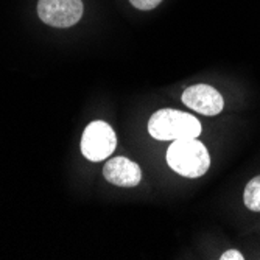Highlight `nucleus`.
<instances>
[{
  "mask_svg": "<svg viewBox=\"0 0 260 260\" xmlns=\"http://www.w3.org/2000/svg\"><path fill=\"white\" fill-rule=\"evenodd\" d=\"M148 133L156 140L197 139L201 134V123L192 114L178 109H160L148 120Z\"/></svg>",
  "mask_w": 260,
  "mask_h": 260,
  "instance_id": "2",
  "label": "nucleus"
},
{
  "mask_svg": "<svg viewBox=\"0 0 260 260\" xmlns=\"http://www.w3.org/2000/svg\"><path fill=\"white\" fill-rule=\"evenodd\" d=\"M117 147V136L111 125L95 120L86 126L81 137V153L92 162L108 159Z\"/></svg>",
  "mask_w": 260,
  "mask_h": 260,
  "instance_id": "3",
  "label": "nucleus"
},
{
  "mask_svg": "<svg viewBox=\"0 0 260 260\" xmlns=\"http://www.w3.org/2000/svg\"><path fill=\"white\" fill-rule=\"evenodd\" d=\"M220 258H221V260H243L245 257H243V254H242L240 251H237V249H229V251L223 252Z\"/></svg>",
  "mask_w": 260,
  "mask_h": 260,
  "instance_id": "9",
  "label": "nucleus"
},
{
  "mask_svg": "<svg viewBox=\"0 0 260 260\" xmlns=\"http://www.w3.org/2000/svg\"><path fill=\"white\" fill-rule=\"evenodd\" d=\"M103 176L108 182L114 185L136 187L142 179V170L136 162L129 160L128 157L117 156L111 157L106 162L103 169Z\"/></svg>",
  "mask_w": 260,
  "mask_h": 260,
  "instance_id": "6",
  "label": "nucleus"
},
{
  "mask_svg": "<svg viewBox=\"0 0 260 260\" xmlns=\"http://www.w3.org/2000/svg\"><path fill=\"white\" fill-rule=\"evenodd\" d=\"M84 11L81 0H39L38 14L47 25L69 28L78 23Z\"/></svg>",
  "mask_w": 260,
  "mask_h": 260,
  "instance_id": "4",
  "label": "nucleus"
},
{
  "mask_svg": "<svg viewBox=\"0 0 260 260\" xmlns=\"http://www.w3.org/2000/svg\"><path fill=\"white\" fill-rule=\"evenodd\" d=\"M167 164L170 169L184 178H200L210 167L207 148L197 139L173 140L167 150Z\"/></svg>",
  "mask_w": 260,
  "mask_h": 260,
  "instance_id": "1",
  "label": "nucleus"
},
{
  "mask_svg": "<svg viewBox=\"0 0 260 260\" xmlns=\"http://www.w3.org/2000/svg\"><path fill=\"white\" fill-rule=\"evenodd\" d=\"M131 5L137 10H142V11H150V10H154L157 5H160L162 0H129Z\"/></svg>",
  "mask_w": 260,
  "mask_h": 260,
  "instance_id": "8",
  "label": "nucleus"
},
{
  "mask_svg": "<svg viewBox=\"0 0 260 260\" xmlns=\"http://www.w3.org/2000/svg\"><path fill=\"white\" fill-rule=\"evenodd\" d=\"M182 103L203 115H218L224 108L223 95L209 84H193L182 93Z\"/></svg>",
  "mask_w": 260,
  "mask_h": 260,
  "instance_id": "5",
  "label": "nucleus"
},
{
  "mask_svg": "<svg viewBox=\"0 0 260 260\" xmlns=\"http://www.w3.org/2000/svg\"><path fill=\"white\" fill-rule=\"evenodd\" d=\"M245 206L249 210L260 212V175L252 178L246 187H245V195H243Z\"/></svg>",
  "mask_w": 260,
  "mask_h": 260,
  "instance_id": "7",
  "label": "nucleus"
}]
</instances>
